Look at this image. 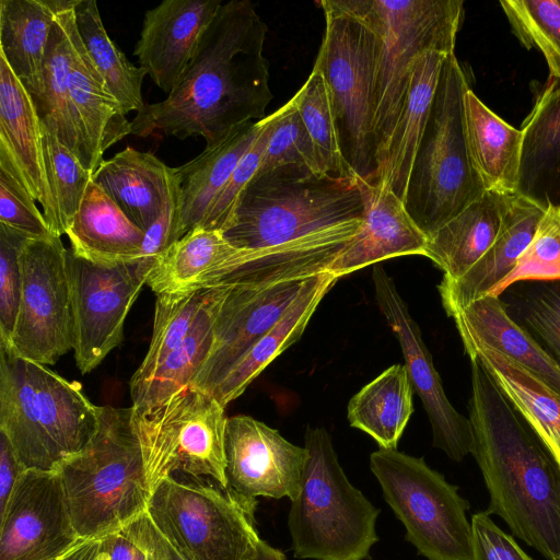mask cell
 <instances>
[{"label":"cell","instance_id":"1","mask_svg":"<svg viewBox=\"0 0 560 560\" xmlns=\"http://www.w3.org/2000/svg\"><path fill=\"white\" fill-rule=\"evenodd\" d=\"M363 213L355 176L287 165L253 178L222 233L237 248L261 252L249 282L281 283L329 272Z\"/></svg>","mask_w":560,"mask_h":560},{"label":"cell","instance_id":"2","mask_svg":"<svg viewBox=\"0 0 560 560\" xmlns=\"http://www.w3.org/2000/svg\"><path fill=\"white\" fill-rule=\"evenodd\" d=\"M266 35L249 0L222 3L176 86L137 112L131 135L202 137L212 147L243 125L262 120L273 97Z\"/></svg>","mask_w":560,"mask_h":560},{"label":"cell","instance_id":"3","mask_svg":"<svg viewBox=\"0 0 560 560\" xmlns=\"http://www.w3.org/2000/svg\"><path fill=\"white\" fill-rule=\"evenodd\" d=\"M471 454L489 493L487 514L548 560H560V466L476 357H469Z\"/></svg>","mask_w":560,"mask_h":560},{"label":"cell","instance_id":"4","mask_svg":"<svg viewBox=\"0 0 560 560\" xmlns=\"http://www.w3.org/2000/svg\"><path fill=\"white\" fill-rule=\"evenodd\" d=\"M100 416L79 383L0 342V433L24 469L56 470L90 442Z\"/></svg>","mask_w":560,"mask_h":560},{"label":"cell","instance_id":"5","mask_svg":"<svg viewBox=\"0 0 560 560\" xmlns=\"http://www.w3.org/2000/svg\"><path fill=\"white\" fill-rule=\"evenodd\" d=\"M56 470L73 526L83 539L104 537L148 511L151 492L132 406H101L95 434Z\"/></svg>","mask_w":560,"mask_h":560},{"label":"cell","instance_id":"6","mask_svg":"<svg viewBox=\"0 0 560 560\" xmlns=\"http://www.w3.org/2000/svg\"><path fill=\"white\" fill-rule=\"evenodd\" d=\"M342 3L362 18L377 35L373 85V135L377 171L407 98L418 59L432 50L454 54L464 2L342 0Z\"/></svg>","mask_w":560,"mask_h":560},{"label":"cell","instance_id":"7","mask_svg":"<svg viewBox=\"0 0 560 560\" xmlns=\"http://www.w3.org/2000/svg\"><path fill=\"white\" fill-rule=\"evenodd\" d=\"M468 89L455 52L447 55L402 200L428 238L486 191L466 139Z\"/></svg>","mask_w":560,"mask_h":560},{"label":"cell","instance_id":"8","mask_svg":"<svg viewBox=\"0 0 560 560\" xmlns=\"http://www.w3.org/2000/svg\"><path fill=\"white\" fill-rule=\"evenodd\" d=\"M304 440L307 460L288 517L294 557L368 559L380 509L349 481L326 429L307 427Z\"/></svg>","mask_w":560,"mask_h":560},{"label":"cell","instance_id":"9","mask_svg":"<svg viewBox=\"0 0 560 560\" xmlns=\"http://www.w3.org/2000/svg\"><path fill=\"white\" fill-rule=\"evenodd\" d=\"M319 4L325 32L313 68L326 82L348 167L371 183L376 172L373 85L377 35L342 0H322Z\"/></svg>","mask_w":560,"mask_h":560},{"label":"cell","instance_id":"10","mask_svg":"<svg viewBox=\"0 0 560 560\" xmlns=\"http://www.w3.org/2000/svg\"><path fill=\"white\" fill-rule=\"evenodd\" d=\"M256 499L190 477H168L147 513L184 560H249L260 540Z\"/></svg>","mask_w":560,"mask_h":560},{"label":"cell","instance_id":"11","mask_svg":"<svg viewBox=\"0 0 560 560\" xmlns=\"http://www.w3.org/2000/svg\"><path fill=\"white\" fill-rule=\"evenodd\" d=\"M370 468L406 539L428 560H474L469 503L422 457L380 448Z\"/></svg>","mask_w":560,"mask_h":560},{"label":"cell","instance_id":"12","mask_svg":"<svg viewBox=\"0 0 560 560\" xmlns=\"http://www.w3.org/2000/svg\"><path fill=\"white\" fill-rule=\"evenodd\" d=\"M226 420L225 407L192 386L151 409H133V427L150 492L165 478L179 476L211 478L220 488L229 489Z\"/></svg>","mask_w":560,"mask_h":560},{"label":"cell","instance_id":"13","mask_svg":"<svg viewBox=\"0 0 560 560\" xmlns=\"http://www.w3.org/2000/svg\"><path fill=\"white\" fill-rule=\"evenodd\" d=\"M67 249L59 236L28 238L21 250L22 293L8 345L27 360L55 364L74 346Z\"/></svg>","mask_w":560,"mask_h":560},{"label":"cell","instance_id":"14","mask_svg":"<svg viewBox=\"0 0 560 560\" xmlns=\"http://www.w3.org/2000/svg\"><path fill=\"white\" fill-rule=\"evenodd\" d=\"M69 273L74 316V359L82 374L90 373L124 339L126 317L147 283L139 261L100 265L69 250Z\"/></svg>","mask_w":560,"mask_h":560},{"label":"cell","instance_id":"15","mask_svg":"<svg viewBox=\"0 0 560 560\" xmlns=\"http://www.w3.org/2000/svg\"><path fill=\"white\" fill-rule=\"evenodd\" d=\"M372 280L378 308L399 342L413 393L429 418L433 445L452 460L460 462L471 454L474 446L470 421L448 400L421 330L393 279L375 266Z\"/></svg>","mask_w":560,"mask_h":560},{"label":"cell","instance_id":"16","mask_svg":"<svg viewBox=\"0 0 560 560\" xmlns=\"http://www.w3.org/2000/svg\"><path fill=\"white\" fill-rule=\"evenodd\" d=\"M82 539L58 471L23 470L0 513V560H56Z\"/></svg>","mask_w":560,"mask_h":560},{"label":"cell","instance_id":"17","mask_svg":"<svg viewBox=\"0 0 560 560\" xmlns=\"http://www.w3.org/2000/svg\"><path fill=\"white\" fill-rule=\"evenodd\" d=\"M224 448L233 492L248 499L298 497L307 460L304 446L249 416H234L226 420Z\"/></svg>","mask_w":560,"mask_h":560},{"label":"cell","instance_id":"18","mask_svg":"<svg viewBox=\"0 0 560 560\" xmlns=\"http://www.w3.org/2000/svg\"><path fill=\"white\" fill-rule=\"evenodd\" d=\"M306 280L232 284L214 323L211 350L190 386L210 394L242 355L279 322Z\"/></svg>","mask_w":560,"mask_h":560},{"label":"cell","instance_id":"19","mask_svg":"<svg viewBox=\"0 0 560 560\" xmlns=\"http://www.w3.org/2000/svg\"><path fill=\"white\" fill-rule=\"evenodd\" d=\"M0 166L9 170L37 201L56 236L57 205L46 168L42 122L34 101L0 55Z\"/></svg>","mask_w":560,"mask_h":560},{"label":"cell","instance_id":"20","mask_svg":"<svg viewBox=\"0 0 560 560\" xmlns=\"http://www.w3.org/2000/svg\"><path fill=\"white\" fill-rule=\"evenodd\" d=\"M221 0H164L144 14L133 55L167 95L178 83Z\"/></svg>","mask_w":560,"mask_h":560},{"label":"cell","instance_id":"21","mask_svg":"<svg viewBox=\"0 0 560 560\" xmlns=\"http://www.w3.org/2000/svg\"><path fill=\"white\" fill-rule=\"evenodd\" d=\"M364 213L360 230L342 247L329 267L341 278L388 258L425 256L428 236L407 212L402 200L390 189L355 176Z\"/></svg>","mask_w":560,"mask_h":560},{"label":"cell","instance_id":"22","mask_svg":"<svg viewBox=\"0 0 560 560\" xmlns=\"http://www.w3.org/2000/svg\"><path fill=\"white\" fill-rule=\"evenodd\" d=\"M257 256L256 250L233 246L219 230L196 226L156 260L145 284L156 295L228 284Z\"/></svg>","mask_w":560,"mask_h":560},{"label":"cell","instance_id":"23","mask_svg":"<svg viewBox=\"0 0 560 560\" xmlns=\"http://www.w3.org/2000/svg\"><path fill=\"white\" fill-rule=\"evenodd\" d=\"M546 211L517 194L511 196L502 226L489 249L460 278L442 279L439 284L448 316L490 294L512 272L534 240Z\"/></svg>","mask_w":560,"mask_h":560},{"label":"cell","instance_id":"24","mask_svg":"<svg viewBox=\"0 0 560 560\" xmlns=\"http://www.w3.org/2000/svg\"><path fill=\"white\" fill-rule=\"evenodd\" d=\"M453 319L464 348H491L526 369L560 395V365L509 314L500 296L485 295L458 311Z\"/></svg>","mask_w":560,"mask_h":560},{"label":"cell","instance_id":"25","mask_svg":"<svg viewBox=\"0 0 560 560\" xmlns=\"http://www.w3.org/2000/svg\"><path fill=\"white\" fill-rule=\"evenodd\" d=\"M261 120L248 122L185 164L172 167L177 207L175 242L200 224L211 202L257 138Z\"/></svg>","mask_w":560,"mask_h":560},{"label":"cell","instance_id":"26","mask_svg":"<svg viewBox=\"0 0 560 560\" xmlns=\"http://www.w3.org/2000/svg\"><path fill=\"white\" fill-rule=\"evenodd\" d=\"M72 60L69 92L73 116L86 148L90 171L94 173L112 145L131 135V122L90 59L75 27L70 28Z\"/></svg>","mask_w":560,"mask_h":560},{"label":"cell","instance_id":"27","mask_svg":"<svg viewBox=\"0 0 560 560\" xmlns=\"http://www.w3.org/2000/svg\"><path fill=\"white\" fill-rule=\"evenodd\" d=\"M522 150L516 194L544 209L560 210V84L538 97L521 128Z\"/></svg>","mask_w":560,"mask_h":560},{"label":"cell","instance_id":"28","mask_svg":"<svg viewBox=\"0 0 560 560\" xmlns=\"http://www.w3.org/2000/svg\"><path fill=\"white\" fill-rule=\"evenodd\" d=\"M447 55L428 51L418 59L409 92L372 183L404 200L412 164L430 115L441 69Z\"/></svg>","mask_w":560,"mask_h":560},{"label":"cell","instance_id":"29","mask_svg":"<svg viewBox=\"0 0 560 560\" xmlns=\"http://www.w3.org/2000/svg\"><path fill=\"white\" fill-rule=\"evenodd\" d=\"M66 235L75 256L94 264L119 265L140 260L144 232L91 180Z\"/></svg>","mask_w":560,"mask_h":560},{"label":"cell","instance_id":"30","mask_svg":"<svg viewBox=\"0 0 560 560\" xmlns=\"http://www.w3.org/2000/svg\"><path fill=\"white\" fill-rule=\"evenodd\" d=\"M171 170L153 153L128 145L104 160L92 180L145 232L170 198Z\"/></svg>","mask_w":560,"mask_h":560},{"label":"cell","instance_id":"31","mask_svg":"<svg viewBox=\"0 0 560 560\" xmlns=\"http://www.w3.org/2000/svg\"><path fill=\"white\" fill-rule=\"evenodd\" d=\"M338 279L330 272L308 278L279 322L242 355L210 395L223 407L240 397L279 354L301 338L320 301Z\"/></svg>","mask_w":560,"mask_h":560},{"label":"cell","instance_id":"32","mask_svg":"<svg viewBox=\"0 0 560 560\" xmlns=\"http://www.w3.org/2000/svg\"><path fill=\"white\" fill-rule=\"evenodd\" d=\"M512 195L486 190L429 236L425 257L456 280L475 265L494 242Z\"/></svg>","mask_w":560,"mask_h":560},{"label":"cell","instance_id":"33","mask_svg":"<svg viewBox=\"0 0 560 560\" xmlns=\"http://www.w3.org/2000/svg\"><path fill=\"white\" fill-rule=\"evenodd\" d=\"M77 0H49L56 13L44 62V93L35 104L40 122L90 171L86 148L70 102L69 74L72 60L70 36Z\"/></svg>","mask_w":560,"mask_h":560},{"label":"cell","instance_id":"34","mask_svg":"<svg viewBox=\"0 0 560 560\" xmlns=\"http://www.w3.org/2000/svg\"><path fill=\"white\" fill-rule=\"evenodd\" d=\"M465 130L472 164L486 188L515 195L523 135L488 108L468 89L464 96Z\"/></svg>","mask_w":560,"mask_h":560},{"label":"cell","instance_id":"35","mask_svg":"<svg viewBox=\"0 0 560 560\" xmlns=\"http://www.w3.org/2000/svg\"><path fill=\"white\" fill-rule=\"evenodd\" d=\"M491 375L514 409L560 466V395L537 376L487 347L466 349Z\"/></svg>","mask_w":560,"mask_h":560},{"label":"cell","instance_id":"36","mask_svg":"<svg viewBox=\"0 0 560 560\" xmlns=\"http://www.w3.org/2000/svg\"><path fill=\"white\" fill-rule=\"evenodd\" d=\"M55 15L47 0H0V55L34 103L44 93V62Z\"/></svg>","mask_w":560,"mask_h":560},{"label":"cell","instance_id":"37","mask_svg":"<svg viewBox=\"0 0 560 560\" xmlns=\"http://www.w3.org/2000/svg\"><path fill=\"white\" fill-rule=\"evenodd\" d=\"M231 288L232 284L210 288L190 332L160 364L150 380L137 393L130 395L136 411L156 407L191 385L211 350L214 323Z\"/></svg>","mask_w":560,"mask_h":560},{"label":"cell","instance_id":"38","mask_svg":"<svg viewBox=\"0 0 560 560\" xmlns=\"http://www.w3.org/2000/svg\"><path fill=\"white\" fill-rule=\"evenodd\" d=\"M412 395L406 366L394 364L352 396L348 421L369 434L380 448L397 450L413 412Z\"/></svg>","mask_w":560,"mask_h":560},{"label":"cell","instance_id":"39","mask_svg":"<svg viewBox=\"0 0 560 560\" xmlns=\"http://www.w3.org/2000/svg\"><path fill=\"white\" fill-rule=\"evenodd\" d=\"M73 12L80 39L106 89L126 115L142 109L145 104L141 89L147 73L133 66L109 38L96 1L77 0Z\"/></svg>","mask_w":560,"mask_h":560},{"label":"cell","instance_id":"40","mask_svg":"<svg viewBox=\"0 0 560 560\" xmlns=\"http://www.w3.org/2000/svg\"><path fill=\"white\" fill-rule=\"evenodd\" d=\"M210 288L156 295L149 349L130 380V395L137 393L160 364L192 329Z\"/></svg>","mask_w":560,"mask_h":560},{"label":"cell","instance_id":"41","mask_svg":"<svg viewBox=\"0 0 560 560\" xmlns=\"http://www.w3.org/2000/svg\"><path fill=\"white\" fill-rule=\"evenodd\" d=\"M314 144L323 173L354 177L340 149L329 93L323 74L313 68L306 82L292 97Z\"/></svg>","mask_w":560,"mask_h":560},{"label":"cell","instance_id":"42","mask_svg":"<svg viewBox=\"0 0 560 560\" xmlns=\"http://www.w3.org/2000/svg\"><path fill=\"white\" fill-rule=\"evenodd\" d=\"M500 4L526 48H538L560 81V0H504Z\"/></svg>","mask_w":560,"mask_h":560},{"label":"cell","instance_id":"43","mask_svg":"<svg viewBox=\"0 0 560 560\" xmlns=\"http://www.w3.org/2000/svg\"><path fill=\"white\" fill-rule=\"evenodd\" d=\"M272 115V129L255 177L287 165L325 174L294 101L291 98Z\"/></svg>","mask_w":560,"mask_h":560},{"label":"cell","instance_id":"44","mask_svg":"<svg viewBox=\"0 0 560 560\" xmlns=\"http://www.w3.org/2000/svg\"><path fill=\"white\" fill-rule=\"evenodd\" d=\"M43 145L50 189L57 205L62 233L75 215L93 173L43 124Z\"/></svg>","mask_w":560,"mask_h":560},{"label":"cell","instance_id":"45","mask_svg":"<svg viewBox=\"0 0 560 560\" xmlns=\"http://www.w3.org/2000/svg\"><path fill=\"white\" fill-rule=\"evenodd\" d=\"M560 280V210L549 208L512 272L490 294L500 296L520 281Z\"/></svg>","mask_w":560,"mask_h":560},{"label":"cell","instance_id":"46","mask_svg":"<svg viewBox=\"0 0 560 560\" xmlns=\"http://www.w3.org/2000/svg\"><path fill=\"white\" fill-rule=\"evenodd\" d=\"M273 122V115L261 120L260 131L249 149L242 156L224 186L211 202L198 226L223 231L229 223L243 192L255 177L267 145Z\"/></svg>","mask_w":560,"mask_h":560},{"label":"cell","instance_id":"47","mask_svg":"<svg viewBox=\"0 0 560 560\" xmlns=\"http://www.w3.org/2000/svg\"><path fill=\"white\" fill-rule=\"evenodd\" d=\"M521 299V324L560 365V280L540 281Z\"/></svg>","mask_w":560,"mask_h":560},{"label":"cell","instance_id":"48","mask_svg":"<svg viewBox=\"0 0 560 560\" xmlns=\"http://www.w3.org/2000/svg\"><path fill=\"white\" fill-rule=\"evenodd\" d=\"M32 238L0 224V341L8 342L14 329L22 293L20 255Z\"/></svg>","mask_w":560,"mask_h":560},{"label":"cell","instance_id":"49","mask_svg":"<svg viewBox=\"0 0 560 560\" xmlns=\"http://www.w3.org/2000/svg\"><path fill=\"white\" fill-rule=\"evenodd\" d=\"M0 224L32 238L54 235L44 213L35 205V199L21 182L2 166H0Z\"/></svg>","mask_w":560,"mask_h":560},{"label":"cell","instance_id":"50","mask_svg":"<svg viewBox=\"0 0 560 560\" xmlns=\"http://www.w3.org/2000/svg\"><path fill=\"white\" fill-rule=\"evenodd\" d=\"M474 560H534L487 514L471 516Z\"/></svg>","mask_w":560,"mask_h":560},{"label":"cell","instance_id":"51","mask_svg":"<svg viewBox=\"0 0 560 560\" xmlns=\"http://www.w3.org/2000/svg\"><path fill=\"white\" fill-rule=\"evenodd\" d=\"M147 560H184L160 533L145 512L131 522Z\"/></svg>","mask_w":560,"mask_h":560},{"label":"cell","instance_id":"52","mask_svg":"<svg viewBox=\"0 0 560 560\" xmlns=\"http://www.w3.org/2000/svg\"><path fill=\"white\" fill-rule=\"evenodd\" d=\"M102 550L108 560H147L131 522L103 537Z\"/></svg>","mask_w":560,"mask_h":560},{"label":"cell","instance_id":"53","mask_svg":"<svg viewBox=\"0 0 560 560\" xmlns=\"http://www.w3.org/2000/svg\"><path fill=\"white\" fill-rule=\"evenodd\" d=\"M23 470L25 469L18 460L8 439L0 433V513L4 510Z\"/></svg>","mask_w":560,"mask_h":560},{"label":"cell","instance_id":"54","mask_svg":"<svg viewBox=\"0 0 560 560\" xmlns=\"http://www.w3.org/2000/svg\"><path fill=\"white\" fill-rule=\"evenodd\" d=\"M103 537L80 540L56 560H100Z\"/></svg>","mask_w":560,"mask_h":560},{"label":"cell","instance_id":"55","mask_svg":"<svg viewBox=\"0 0 560 560\" xmlns=\"http://www.w3.org/2000/svg\"><path fill=\"white\" fill-rule=\"evenodd\" d=\"M249 560H287V557L281 550L260 539L255 555Z\"/></svg>","mask_w":560,"mask_h":560},{"label":"cell","instance_id":"56","mask_svg":"<svg viewBox=\"0 0 560 560\" xmlns=\"http://www.w3.org/2000/svg\"><path fill=\"white\" fill-rule=\"evenodd\" d=\"M100 560H108V558L106 557V555L103 552H101V557H100Z\"/></svg>","mask_w":560,"mask_h":560}]
</instances>
